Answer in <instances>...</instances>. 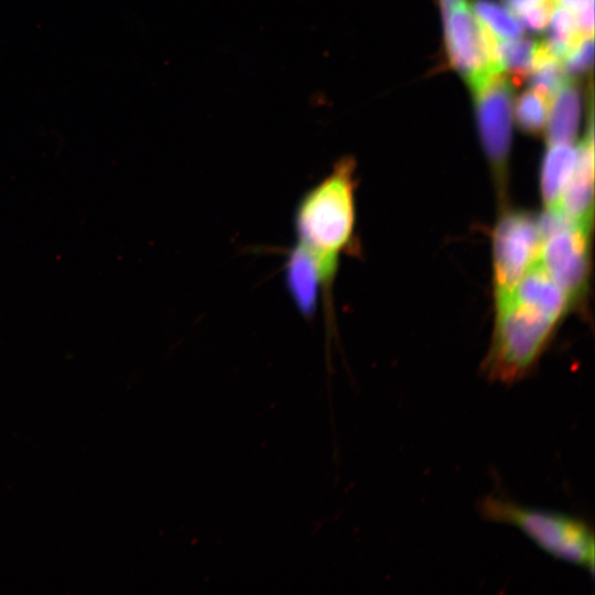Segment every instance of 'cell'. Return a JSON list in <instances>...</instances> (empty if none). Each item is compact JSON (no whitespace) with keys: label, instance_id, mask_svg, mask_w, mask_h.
<instances>
[{"label":"cell","instance_id":"obj_3","mask_svg":"<svg viewBox=\"0 0 595 595\" xmlns=\"http://www.w3.org/2000/svg\"><path fill=\"white\" fill-rule=\"evenodd\" d=\"M478 509L486 520L512 526L551 556L594 574V532L585 521L494 496L482 499Z\"/></svg>","mask_w":595,"mask_h":595},{"label":"cell","instance_id":"obj_18","mask_svg":"<svg viewBox=\"0 0 595 595\" xmlns=\"http://www.w3.org/2000/svg\"><path fill=\"white\" fill-rule=\"evenodd\" d=\"M593 36L582 37L562 60L566 75H584L593 64Z\"/></svg>","mask_w":595,"mask_h":595},{"label":"cell","instance_id":"obj_14","mask_svg":"<svg viewBox=\"0 0 595 595\" xmlns=\"http://www.w3.org/2000/svg\"><path fill=\"white\" fill-rule=\"evenodd\" d=\"M536 42L529 39L497 41L496 53L501 73L509 75L511 84H520L533 67Z\"/></svg>","mask_w":595,"mask_h":595},{"label":"cell","instance_id":"obj_5","mask_svg":"<svg viewBox=\"0 0 595 595\" xmlns=\"http://www.w3.org/2000/svg\"><path fill=\"white\" fill-rule=\"evenodd\" d=\"M541 218L522 209H504L491 237L495 303L508 299L538 262L543 240Z\"/></svg>","mask_w":595,"mask_h":595},{"label":"cell","instance_id":"obj_15","mask_svg":"<svg viewBox=\"0 0 595 595\" xmlns=\"http://www.w3.org/2000/svg\"><path fill=\"white\" fill-rule=\"evenodd\" d=\"M473 11L482 24L499 41L522 35V25L515 14L494 0H475Z\"/></svg>","mask_w":595,"mask_h":595},{"label":"cell","instance_id":"obj_21","mask_svg":"<svg viewBox=\"0 0 595 595\" xmlns=\"http://www.w3.org/2000/svg\"><path fill=\"white\" fill-rule=\"evenodd\" d=\"M555 3L562 6L573 12H576L589 3H593L594 0H554Z\"/></svg>","mask_w":595,"mask_h":595},{"label":"cell","instance_id":"obj_20","mask_svg":"<svg viewBox=\"0 0 595 595\" xmlns=\"http://www.w3.org/2000/svg\"><path fill=\"white\" fill-rule=\"evenodd\" d=\"M508 9L515 13L520 14L522 11L527 10L528 8L537 4L538 2L542 0H504Z\"/></svg>","mask_w":595,"mask_h":595},{"label":"cell","instance_id":"obj_4","mask_svg":"<svg viewBox=\"0 0 595 595\" xmlns=\"http://www.w3.org/2000/svg\"><path fill=\"white\" fill-rule=\"evenodd\" d=\"M540 218L544 236L538 263L575 306L588 288L593 224L570 220L559 213L545 212Z\"/></svg>","mask_w":595,"mask_h":595},{"label":"cell","instance_id":"obj_17","mask_svg":"<svg viewBox=\"0 0 595 595\" xmlns=\"http://www.w3.org/2000/svg\"><path fill=\"white\" fill-rule=\"evenodd\" d=\"M513 109L516 122L524 132L539 133L545 128L549 101L534 89L523 91Z\"/></svg>","mask_w":595,"mask_h":595},{"label":"cell","instance_id":"obj_1","mask_svg":"<svg viewBox=\"0 0 595 595\" xmlns=\"http://www.w3.org/2000/svg\"><path fill=\"white\" fill-rule=\"evenodd\" d=\"M355 161L340 159L332 171L296 204L294 230L296 242L315 258L325 285V293L335 279L339 257L351 245L356 225Z\"/></svg>","mask_w":595,"mask_h":595},{"label":"cell","instance_id":"obj_8","mask_svg":"<svg viewBox=\"0 0 595 595\" xmlns=\"http://www.w3.org/2000/svg\"><path fill=\"white\" fill-rule=\"evenodd\" d=\"M592 112L587 131L577 145L573 173L555 210L574 221L593 224L594 219V141Z\"/></svg>","mask_w":595,"mask_h":595},{"label":"cell","instance_id":"obj_9","mask_svg":"<svg viewBox=\"0 0 595 595\" xmlns=\"http://www.w3.org/2000/svg\"><path fill=\"white\" fill-rule=\"evenodd\" d=\"M284 281L296 310L305 320L316 314L320 296L325 293L322 272L311 252L296 242L288 252Z\"/></svg>","mask_w":595,"mask_h":595},{"label":"cell","instance_id":"obj_12","mask_svg":"<svg viewBox=\"0 0 595 595\" xmlns=\"http://www.w3.org/2000/svg\"><path fill=\"white\" fill-rule=\"evenodd\" d=\"M581 113V96L576 84L567 79L549 104L545 123L547 140L551 143H572Z\"/></svg>","mask_w":595,"mask_h":595},{"label":"cell","instance_id":"obj_11","mask_svg":"<svg viewBox=\"0 0 595 595\" xmlns=\"http://www.w3.org/2000/svg\"><path fill=\"white\" fill-rule=\"evenodd\" d=\"M576 156L577 147L572 143L548 145L540 171V192L545 212L556 209L573 173Z\"/></svg>","mask_w":595,"mask_h":595},{"label":"cell","instance_id":"obj_7","mask_svg":"<svg viewBox=\"0 0 595 595\" xmlns=\"http://www.w3.org/2000/svg\"><path fill=\"white\" fill-rule=\"evenodd\" d=\"M448 58L472 89L501 73L497 39L482 24L467 0L442 14Z\"/></svg>","mask_w":595,"mask_h":595},{"label":"cell","instance_id":"obj_10","mask_svg":"<svg viewBox=\"0 0 595 595\" xmlns=\"http://www.w3.org/2000/svg\"><path fill=\"white\" fill-rule=\"evenodd\" d=\"M510 296L558 321L572 306L564 291L538 262L523 275Z\"/></svg>","mask_w":595,"mask_h":595},{"label":"cell","instance_id":"obj_16","mask_svg":"<svg viewBox=\"0 0 595 595\" xmlns=\"http://www.w3.org/2000/svg\"><path fill=\"white\" fill-rule=\"evenodd\" d=\"M549 24L550 35L545 43L550 51L562 61L584 36L578 31L575 13L562 6L554 8Z\"/></svg>","mask_w":595,"mask_h":595},{"label":"cell","instance_id":"obj_13","mask_svg":"<svg viewBox=\"0 0 595 595\" xmlns=\"http://www.w3.org/2000/svg\"><path fill=\"white\" fill-rule=\"evenodd\" d=\"M531 88L544 97L549 104L553 95L569 79L562 61L548 47L545 42L538 43L531 69Z\"/></svg>","mask_w":595,"mask_h":595},{"label":"cell","instance_id":"obj_19","mask_svg":"<svg viewBox=\"0 0 595 595\" xmlns=\"http://www.w3.org/2000/svg\"><path fill=\"white\" fill-rule=\"evenodd\" d=\"M554 3V0H542L538 2L518 14L519 21L530 31H543L551 20Z\"/></svg>","mask_w":595,"mask_h":595},{"label":"cell","instance_id":"obj_6","mask_svg":"<svg viewBox=\"0 0 595 595\" xmlns=\"http://www.w3.org/2000/svg\"><path fill=\"white\" fill-rule=\"evenodd\" d=\"M480 142L490 165L498 198L505 203L511 147L512 85L502 73L473 89Z\"/></svg>","mask_w":595,"mask_h":595},{"label":"cell","instance_id":"obj_2","mask_svg":"<svg viewBox=\"0 0 595 595\" xmlns=\"http://www.w3.org/2000/svg\"><path fill=\"white\" fill-rule=\"evenodd\" d=\"M559 321L512 296L496 303V321L483 371L491 381L511 385L533 371Z\"/></svg>","mask_w":595,"mask_h":595}]
</instances>
